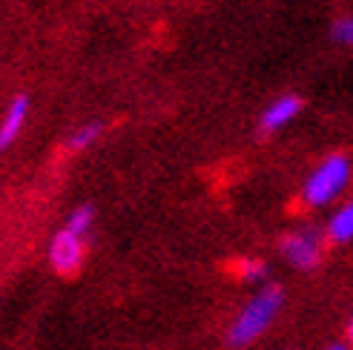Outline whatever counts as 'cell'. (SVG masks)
<instances>
[{"mask_svg": "<svg viewBox=\"0 0 353 350\" xmlns=\"http://www.w3.org/2000/svg\"><path fill=\"white\" fill-rule=\"evenodd\" d=\"M281 307H285V290H281L279 285L270 282V285L259 287L250 299L239 307L233 322L227 325V333H224L227 347L244 350L253 342H259L276 325Z\"/></svg>", "mask_w": 353, "mask_h": 350, "instance_id": "obj_1", "label": "cell"}, {"mask_svg": "<svg viewBox=\"0 0 353 350\" xmlns=\"http://www.w3.org/2000/svg\"><path fill=\"white\" fill-rule=\"evenodd\" d=\"M353 181V161L347 152H327L302 184V204L307 209H325L336 204Z\"/></svg>", "mask_w": 353, "mask_h": 350, "instance_id": "obj_2", "label": "cell"}, {"mask_svg": "<svg viewBox=\"0 0 353 350\" xmlns=\"http://www.w3.org/2000/svg\"><path fill=\"white\" fill-rule=\"evenodd\" d=\"M325 250H327L325 230H319V227H313V224H299L279 238L281 258L299 273H310L319 267L325 261Z\"/></svg>", "mask_w": 353, "mask_h": 350, "instance_id": "obj_3", "label": "cell"}, {"mask_svg": "<svg viewBox=\"0 0 353 350\" xmlns=\"http://www.w3.org/2000/svg\"><path fill=\"white\" fill-rule=\"evenodd\" d=\"M83 238L75 236L72 230H58L49 241V265L61 276H75L83 265Z\"/></svg>", "mask_w": 353, "mask_h": 350, "instance_id": "obj_4", "label": "cell"}, {"mask_svg": "<svg viewBox=\"0 0 353 350\" xmlns=\"http://www.w3.org/2000/svg\"><path fill=\"white\" fill-rule=\"evenodd\" d=\"M302 110H305V101L299 95H293V92L279 95L259 115V135H273L279 130H285L288 124H293V121L302 115Z\"/></svg>", "mask_w": 353, "mask_h": 350, "instance_id": "obj_5", "label": "cell"}, {"mask_svg": "<svg viewBox=\"0 0 353 350\" xmlns=\"http://www.w3.org/2000/svg\"><path fill=\"white\" fill-rule=\"evenodd\" d=\"M325 238L327 244H336V247L353 241V198L330 209V216L325 221Z\"/></svg>", "mask_w": 353, "mask_h": 350, "instance_id": "obj_6", "label": "cell"}, {"mask_svg": "<svg viewBox=\"0 0 353 350\" xmlns=\"http://www.w3.org/2000/svg\"><path fill=\"white\" fill-rule=\"evenodd\" d=\"M26 112H29V98L26 95H17L12 103L6 115L0 118V152H3L17 135H21L23 124H26Z\"/></svg>", "mask_w": 353, "mask_h": 350, "instance_id": "obj_7", "label": "cell"}, {"mask_svg": "<svg viewBox=\"0 0 353 350\" xmlns=\"http://www.w3.org/2000/svg\"><path fill=\"white\" fill-rule=\"evenodd\" d=\"M233 276L239 278L241 285H250V287H264L270 285L268 276H270V267L264 258H256V256H244L233 265Z\"/></svg>", "mask_w": 353, "mask_h": 350, "instance_id": "obj_8", "label": "cell"}, {"mask_svg": "<svg viewBox=\"0 0 353 350\" xmlns=\"http://www.w3.org/2000/svg\"><path fill=\"white\" fill-rule=\"evenodd\" d=\"M101 132H103V124H101V121H90V124L78 127L72 135L66 138V150H72V152H78V150H86L90 144H95V141H98V138H101Z\"/></svg>", "mask_w": 353, "mask_h": 350, "instance_id": "obj_9", "label": "cell"}, {"mask_svg": "<svg viewBox=\"0 0 353 350\" xmlns=\"http://www.w3.org/2000/svg\"><path fill=\"white\" fill-rule=\"evenodd\" d=\"M92 221H95V207L92 204H81V207H75L72 213H69V218H66V230H72L75 236H86L92 230Z\"/></svg>", "mask_w": 353, "mask_h": 350, "instance_id": "obj_10", "label": "cell"}, {"mask_svg": "<svg viewBox=\"0 0 353 350\" xmlns=\"http://www.w3.org/2000/svg\"><path fill=\"white\" fill-rule=\"evenodd\" d=\"M330 38L342 43V46H350L353 49V14H345L339 21H333L330 26Z\"/></svg>", "mask_w": 353, "mask_h": 350, "instance_id": "obj_11", "label": "cell"}, {"mask_svg": "<svg viewBox=\"0 0 353 350\" xmlns=\"http://www.w3.org/2000/svg\"><path fill=\"white\" fill-rule=\"evenodd\" d=\"M345 342L353 347V313H350V319H347V325H345Z\"/></svg>", "mask_w": 353, "mask_h": 350, "instance_id": "obj_12", "label": "cell"}, {"mask_svg": "<svg viewBox=\"0 0 353 350\" xmlns=\"http://www.w3.org/2000/svg\"><path fill=\"white\" fill-rule=\"evenodd\" d=\"M327 350H353V347H350L347 342H339V344H330Z\"/></svg>", "mask_w": 353, "mask_h": 350, "instance_id": "obj_13", "label": "cell"}]
</instances>
